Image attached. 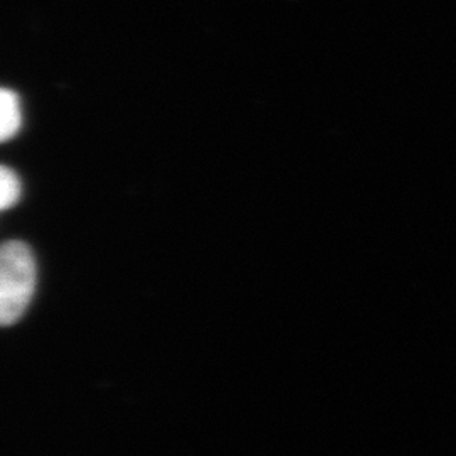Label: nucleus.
<instances>
[{
	"instance_id": "1",
	"label": "nucleus",
	"mask_w": 456,
	"mask_h": 456,
	"mask_svg": "<svg viewBox=\"0 0 456 456\" xmlns=\"http://www.w3.org/2000/svg\"><path fill=\"white\" fill-rule=\"evenodd\" d=\"M36 288V261L29 245L5 242L0 252V322L14 325L28 310Z\"/></svg>"
},
{
	"instance_id": "2",
	"label": "nucleus",
	"mask_w": 456,
	"mask_h": 456,
	"mask_svg": "<svg viewBox=\"0 0 456 456\" xmlns=\"http://www.w3.org/2000/svg\"><path fill=\"white\" fill-rule=\"evenodd\" d=\"M22 126L20 102L16 92L4 88L0 92V139L9 141Z\"/></svg>"
},
{
	"instance_id": "3",
	"label": "nucleus",
	"mask_w": 456,
	"mask_h": 456,
	"mask_svg": "<svg viewBox=\"0 0 456 456\" xmlns=\"http://www.w3.org/2000/svg\"><path fill=\"white\" fill-rule=\"evenodd\" d=\"M20 191H22V186H20V181L17 178L16 173L11 167L2 166V169H0V207H2V210L14 207L20 198Z\"/></svg>"
}]
</instances>
